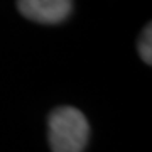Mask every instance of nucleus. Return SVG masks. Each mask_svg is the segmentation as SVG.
Wrapping results in <instances>:
<instances>
[{"label": "nucleus", "instance_id": "nucleus-1", "mask_svg": "<svg viewBox=\"0 0 152 152\" xmlns=\"http://www.w3.org/2000/svg\"><path fill=\"white\" fill-rule=\"evenodd\" d=\"M90 137L85 115L75 107H59L49 115V145L53 152H83Z\"/></svg>", "mask_w": 152, "mask_h": 152}, {"label": "nucleus", "instance_id": "nucleus-2", "mask_svg": "<svg viewBox=\"0 0 152 152\" xmlns=\"http://www.w3.org/2000/svg\"><path fill=\"white\" fill-rule=\"evenodd\" d=\"M22 15L41 24H58L64 20L73 9L68 0H22L17 2Z\"/></svg>", "mask_w": 152, "mask_h": 152}, {"label": "nucleus", "instance_id": "nucleus-3", "mask_svg": "<svg viewBox=\"0 0 152 152\" xmlns=\"http://www.w3.org/2000/svg\"><path fill=\"white\" fill-rule=\"evenodd\" d=\"M151 24H147V27L142 31L140 41H139V53H140L142 59L145 61L147 64H151V58H152V49H151Z\"/></svg>", "mask_w": 152, "mask_h": 152}]
</instances>
